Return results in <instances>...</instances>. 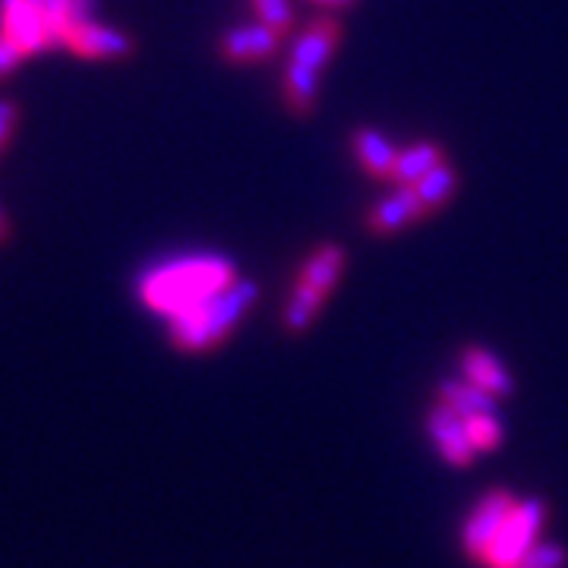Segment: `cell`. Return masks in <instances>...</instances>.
<instances>
[{"mask_svg": "<svg viewBox=\"0 0 568 568\" xmlns=\"http://www.w3.org/2000/svg\"><path fill=\"white\" fill-rule=\"evenodd\" d=\"M549 506L540 496H525L515 499V506L508 511L506 525L499 530V537L493 540L487 556L480 559V568H511L525 552H528L547 530Z\"/></svg>", "mask_w": 568, "mask_h": 568, "instance_id": "3", "label": "cell"}, {"mask_svg": "<svg viewBox=\"0 0 568 568\" xmlns=\"http://www.w3.org/2000/svg\"><path fill=\"white\" fill-rule=\"evenodd\" d=\"M237 282V272L224 256H190L145 272L140 282L142 304L168 320L190 313L227 284Z\"/></svg>", "mask_w": 568, "mask_h": 568, "instance_id": "1", "label": "cell"}, {"mask_svg": "<svg viewBox=\"0 0 568 568\" xmlns=\"http://www.w3.org/2000/svg\"><path fill=\"white\" fill-rule=\"evenodd\" d=\"M92 10H95V0H70V29H77L82 22L92 20ZM67 29V32H70ZM67 39V36H63Z\"/></svg>", "mask_w": 568, "mask_h": 568, "instance_id": "25", "label": "cell"}, {"mask_svg": "<svg viewBox=\"0 0 568 568\" xmlns=\"http://www.w3.org/2000/svg\"><path fill=\"white\" fill-rule=\"evenodd\" d=\"M351 149L357 155V164L364 168L369 178H376V181H395V168H398V155L402 152L379 130H369V126L354 130Z\"/></svg>", "mask_w": 568, "mask_h": 568, "instance_id": "12", "label": "cell"}, {"mask_svg": "<svg viewBox=\"0 0 568 568\" xmlns=\"http://www.w3.org/2000/svg\"><path fill=\"white\" fill-rule=\"evenodd\" d=\"M345 250L338 244H323L301 268V275H297V282L310 284V287H316L320 294H332L335 291V284L342 278V272H345Z\"/></svg>", "mask_w": 568, "mask_h": 568, "instance_id": "13", "label": "cell"}, {"mask_svg": "<svg viewBox=\"0 0 568 568\" xmlns=\"http://www.w3.org/2000/svg\"><path fill=\"white\" fill-rule=\"evenodd\" d=\"M0 32H7L17 41L26 51V58L39 54L58 41L51 22L44 20V13L32 0H0Z\"/></svg>", "mask_w": 568, "mask_h": 568, "instance_id": "6", "label": "cell"}, {"mask_svg": "<svg viewBox=\"0 0 568 568\" xmlns=\"http://www.w3.org/2000/svg\"><path fill=\"white\" fill-rule=\"evenodd\" d=\"M446 162V152H443V145H436V142H417V145H410L405 149L402 155H398V168H395V183H417L420 178H426L436 164Z\"/></svg>", "mask_w": 568, "mask_h": 568, "instance_id": "18", "label": "cell"}, {"mask_svg": "<svg viewBox=\"0 0 568 568\" xmlns=\"http://www.w3.org/2000/svg\"><path fill=\"white\" fill-rule=\"evenodd\" d=\"M256 297H260L256 284L246 282V278L227 284L224 291L209 297L196 310L168 320L171 345L183 354H203V351L224 345L234 335V328L244 323V316L253 310Z\"/></svg>", "mask_w": 568, "mask_h": 568, "instance_id": "2", "label": "cell"}, {"mask_svg": "<svg viewBox=\"0 0 568 568\" xmlns=\"http://www.w3.org/2000/svg\"><path fill=\"white\" fill-rule=\"evenodd\" d=\"M511 506H515V496L508 489H489L474 503L465 525H462V549L467 559H474L480 566V559L487 556V549L493 547V540L506 525Z\"/></svg>", "mask_w": 568, "mask_h": 568, "instance_id": "4", "label": "cell"}, {"mask_svg": "<svg viewBox=\"0 0 568 568\" xmlns=\"http://www.w3.org/2000/svg\"><path fill=\"white\" fill-rule=\"evenodd\" d=\"M467 436H470V446L477 448V455H487L496 452L506 439V426L496 417V410L489 414H477V417H467Z\"/></svg>", "mask_w": 568, "mask_h": 568, "instance_id": "19", "label": "cell"}, {"mask_svg": "<svg viewBox=\"0 0 568 568\" xmlns=\"http://www.w3.org/2000/svg\"><path fill=\"white\" fill-rule=\"evenodd\" d=\"M323 304H325V294H320L316 287H310V284L304 282H294L291 301H287V306H284V316H282L284 332H291V335H304L306 328L316 323V316H320Z\"/></svg>", "mask_w": 568, "mask_h": 568, "instance_id": "15", "label": "cell"}, {"mask_svg": "<svg viewBox=\"0 0 568 568\" xmlns=\"http://www.w3.org/2000/svg\"><path fill=\"white\" fill-rule=\"evenodd\" d=\"M511 568H568V549L556 540L540 537Z\"/></svg>", "mask_w": 568, "mask_h": 568, "instance_id": "20", "label": "cell"}, {"mask_svg": "<svg viewBox=\"0 0 568 568\" xmlns=\"http://www.w3.org/2000/svg\"><path fill=\"white\" fill-rule=\"evenodd\" d=\"M282 32H275L272 26L256 22V26H237L222 39V58L227 63H256L272 58L282 44Z\"/></svg>", "mask_w": 568, "mask_h": 568, "instance_id": "10", "label": "cell"}, {"mask_svg": "<svg viewBox=\"0 0 568 568\" xmlns=\"http://www.w3.org/2000/svg\"><path fill=\"white\" fill-rule=\"evenodd\" d=\"M17 121H20V108H17V102L0 99V149L10 142L13 130H17Z\"/></svg>", "mask_w": 568, "mask_h": 568, "instance_id": "24", "label": "cell"}, {"mask_svg": "<svg viewBox=\"0 0 568 568\" xmlns=\"http://www.w3.org/2000/svg\"><path fill=\"white\" fill-rule=\"evenodd\" d=\"M22 61H26V51L7 32H0V80L10 77Z\"/></svg>", "mask_w": 568, "mask_h": 568, "instance_id": "23", "label": "cell"}, {"mask_svg": "<svg viewBox=\"0 0 568 568\" xmlns=\"http://www.w3.org/2000/svg\"><path fill=\"white\" fill-rule=\"evenodd\" d=\"M436 402L439 405L452 407L455 414H462V417H477V414H489V410H496V398L487 395L484 388L470 386L465 376L462 379H443L439 388H436Z\"/></svg>", "mask_w": 568, "mask_h": 568, "instance_id": "14", "label": "cell"}, {"mask_svg": "<svg viewBox=\"0 0 568 568\" xmlns=\"http://www.w3.org/2000/svg\"><path fill=\"white\" fill-rule=\"evenodd\" d=\"M458 364H462V376H465L467 383H470V386L484 388V392L493 395L496 402L515 392V379H511L508 366L503 364L493 351H487V347H480V345L462 347Z\"/></svg>", "mask_w": 568, "mask_h": 568, "instance_id": "9", "label": "cell"}, {"mask_svg": "<svg viewBox=\"0 0 568 568\" xmlns=\"http://www.w3.org/2000/svg\"><path fill=\"white\" fill-rule=\"evenodd\" d=\"M424 215L426 209L420 203V196H417V190L407 186V183H398V190L392 196L379 200V203L366 212V231L373 237H388V234L405 231L407 224L420 222Z\"/></svg>", "mask_w": 568, "mask_h": 568, "instance_id": "8", "label": "cell"}, {"mask_svg": "<svg viewBox=\"0 0 568 568\" xmlns=\"http://www.w3.org/2000/svg\"><path fill=\"white\" fill-rule=\"evenodd\" d=\"M316 3H323L328 10H347V7H354L357 0H316Z\"/></svg>", "mask_w": 568, "mask_h": 568, "instance_id": "26", "label": "cell"}, {"mask_svg": "<svg viewBox=\"0 0 568 568\" xmlns=\"http://www.w3.org/2000/svg\"><path fill=\"white\" fill-rule=\"evenodd\" d=\"M32 3L44 13V20L51 22L58 41H63L67 29H70V0H32Z\"/></svg>", "mask_w": 568, "mask_h": 568, "instance_id": "22", "label": "cell"}, {"mask_svg": "<svg viewBox=\"0 0 568 568\" xmlns=\"http://www.w3.org/2000/svg\"><path fill=\"white\" fill-rule=\"evenodd\" d=\"M414 190H417V196H420V203H424L426 215H433V212H439L443 205L455 196V190H458V174H455V168L448 162L436 164L426 178H420L417 183H410Z\"/></svg>", "mask_w": 568, "mask_h": 568, "instance_id": "17", "label": "cell"}, {"mask_svg": "<svg viewBox=\"0 0 568 568\" xmlns=\"http://www.w3.org/2000/svg\"><path fill=\"white\" fill-rule=\"evenodd\" d=\"M63 44L80 54V58H89V61H123L133 54V39L121 32V29H111V26H102V22L89 20L70 29Z\"/></svg>", "mask_w": 568, "mask_h": 568, "instance_id": "7", "label": "cell"}, {"mask_svg": "<svg viewBox=\"0 0 568 568\" xmlns=\"http://www.w3.org/2000/svg\"><path fill=\"white\" fill-rule=\"evenodd\" d=\"M253 10H256L260 22L272 26L275 32H282V36L291 32V22H294L291 0H253Z\"/></svg>", "mask_w": 568, "mask_h": 568, "instance_id": "21", "label": "cell"}, {"mask_svg": "<svg viewBox=\"0 0 568 568\" xmlns=\"http://www.w3.org/2000/svg\"><path fill=\"white\" fill-rule=\"evenodd\" d=\"M426 439L433 443L436 455L446 462L448 467H470L477 458V448L470 446V436H467V424L462 414H455L452 407L436 405L426 410Z\"/></svg>", "mask_w": 568, "mask_h": 568, "instance_id": "5", "label": "cell"}, {"mask_svg": "<svg viewBox=\"0 0 568 568\" xmlns=\"http://www.w3.org/2000/svg\"><path fill=\"white\" fill-rule=\"evenodd\" d=\"M338 41H342V22L335 20V17H320V20H313L306 26V32L301 39L294 41L291 61L287 63L310 67V70L320 73L325 63H328V58L335 54Z\"/></svg>", "mask_w": 568, "mask_h": 568, "instance_id": "11", "label": "cell"}, {"mask_svg": "<svg viewBox=\"0 0 568 568\" xmlns=\"http://www.w3.org/2000/svg\"><path fill=\"white\" fill-rule=\"evenodd\" d=\"M10 237V224H7V219H3V212H0V244Z\"/></svg>", "mask_w": 568, "mask_h": 568, "instance_id": "27", "label": "cell"}, {"mask_svg": "<svg viewBox=\"0 0 568 568\" xmlns=\"http://www.w3.org/2000/svg\"><path fill=\"white\" fill-rule=\"evenodd\" d=\"M316 92H320V73L310 67H297L287 63L284 70V104L291 108V114H310L316 104Z\"/></svg>", "mask_w": 568, "mask_h": 568, "instance_id": "16", "label": "cell"}]
</instances>
